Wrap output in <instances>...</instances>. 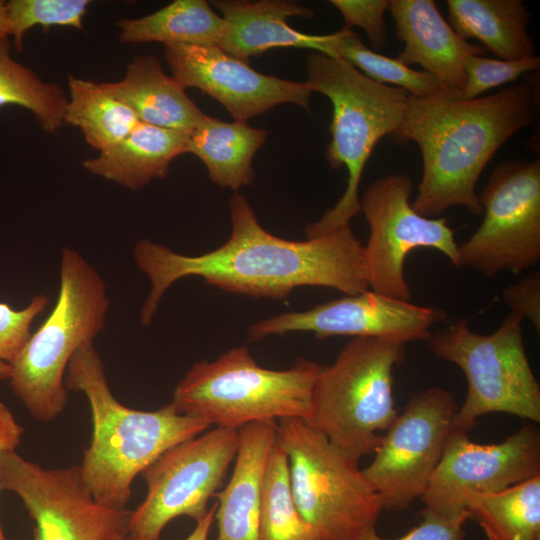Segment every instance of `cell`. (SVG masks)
<instances>
[{
  "label": "cell",
  "mask_w": 540,
  "mask_h": 540,
  "mask_svg": "<svg viewBox=\"0 0 540 540\" xmlns=\"http://www.w3.org/2000/svg\"><path fill=\"white\" fill-rule=\"evenodd\" d=\"M229 208L231 235L213 251L193 256L149 239L136 243L134 261L151 283L140 312L142 326L151 324L163 295L185 277H201L226 292L275 300L303 286L330 287L348 296L368 290L364 246L350 225L292 241L266 231L239 192L231 196Z\"/></svg>",
  "instance_id": "obj_1"
},
{
  "label": "cell",
  "mask_w": 540,
  "mask_h": 540,
  "mask_svg": "<svg viewBox=\"0 0 540 540\" xmlns=\"http://www.w3.org/2000/svg\"><path fill=\"white\" fill-rule=\"evenodd\" d=\"M536 95L535 84L525 81L470 100L444 93L408 96L403 121L390 138L420 148L423 172L415 211L429 218L453 206L483 213L477 181L498 149L532 124Z\"/></svg>",
  "instance_id": "obj_2"
},
{
  "label": "cell",
  "mask_w": 540,
  "mask_h": 540,
  "mask_svg": "<svg viewBox=\"0 0 540 540\" xmlns=\"http://www.w3.org/2000/svg\"><path fill=\"white\" fill-rule=\"evenodd\" d=\"M65 386L85 395L91 414V439L78 465L80 479L99 504L114 510H127L133 481L161 454L210 427L171 403L154 411L120 403L93 344L73 355Z\"/></svg>",
  "instance_id": "obj_3"
},
{
  "label": "cell",
  "mask_w": 540,
  "mask_h": 540,
  "mask_svg": "<svg viewBox=\"0 0 540 540\" xmlns=\"http://www.w3.org/2000/svg\"><path fill=\"white\" fill-rule=\"evenodd\" d=\"M55 305L16 356L9 386L36 420L49 423L68 401L65 374L82 346L93 344L105 326L110 301L107 286L84 256L70 247L61 251Z\"/></svg>",
  "instance_id": "obj_4"
},
{
  "label": "cell",
  "mask_w": 540,
  "mask_h": 540,
  "mask_svg": "<svg viewBox=\"0 0 540 540\" xmlns=\"http://www.w3.org/2000/svg\"><path fill=\"white\" fill-rule=\"evenodd\" d=\"M320 368L299 358L287 370L267 369L246 347H236L214 361L194 363L175 387L171 404L210 426L236 430L285 418L309 422Z\"/></svg>",
  "instance_id": "obj_5"
},
{
  "label": "cell",
  "mask_w": 540,
  "mask_h": 540,
  "mask_svg": "<svg viewBox=\"0 0 540 540\" xmlns=\"http://www.w3.org/2000/svg\"><path fill=\"white\" fill-rule=\"evenodd\" d=\"M306 85L328 97L333 106L329 130L332 140L325 159L332 169L345 167L347 187L334 207L306 227L313 238L350 225L360 212L358 189L372 150L401 125L408 94L397 87L375 82L341 58L311 53Z\"/></svg>",
  "instance_id": "obj_6"
},
{
  "label": "cell",
  "mask_w": 540,
  "mask_h": 540,
  "mask_svg": "<svg viewBox=\"0 0 540 540\" xmlns=\"http://www.w3.org/2000/svg\"><path fill=\"white\" fill-rule=\"evenodd\" d=\"M405 358V343L354 338L335 361L321 366L314 391L311 426L348 458L373 454L398 416L394 369Z\"/></svg>",
  "instance_id": "obj_7"
},
{
  "label": "cell",
  "mask_w": 540,
  "mask_h": 540,
  "mask_svg": "<svg viewBox=\"0 0 540 540\" xmlns=\"http://www.w3.org/2000/svg\"><path fill=\"white\" fill-rule=\"evenodd\" d=\"M294 503L323 540H359L376 526L381 501L358 463L302 419L277 421Z\"/></svg>",
  "instance_id": "obj_8"
},
{
  "label": "cell",
  "mask_w": 540,
  "mask_h": 540,
  "mask_svg": "<svg viewBox=\"0 0 540 540\" xmlns=\"http://www.w3.org/2000/svg\"><path fill=\"white\" fill-rule=\"evenodd\" d=\"M522 321L509 313L494 332L485 335L461 320L427 340L432 354L458 366L467 380L466 399L458 409L454 430L468 433L480 417L490 413L540 422V385L525 351Z\"/></svg>",
  "instance_id": "obj_9"
},
{
  "label": "cell",
  "mask_w": 540,
  "mask_h": 540,
  "mask_svg": "<svg viewBox=\"0 0 540 540\" xmlns=\"http://www.w3.org/2000/svg\"><path fill=\"white\" fill-rule=\"evenodd\" d=\"M238 443L239 430L214 427L161 454L141 473L147 493L129 511L127 540H160L172 520L201 519L235 460Z\"/></svg>",
  "instance_id": "obj_10"
},
{
  "label": "cell",
  "mask_w": 540,
  "mask_h": 540,
  "mask_svg": "<svg viewBox=\"0 0 540 540\" xmlns=\"http://www.w3.org/2000/svg\"><path fill=\"white\" fill-rule=\"evenodd\" d=\"M484 219L458 245L459 266L487 277L520 274L540 260V161L497 165L480 195Z\"/></svg>",
  "instance_id": "obj_11"
},
{
  "label": "cell",
  "mask_w": 540,
  "mask_h": 540,
  "mask_svg": "<svg viewBox=\"0 0 540 540\" xmlns=\"http://www.w3.org/2000/svg\"><path fill=\"white\" fill-rule=\"evenodd\" d=\"M458 409L453 394L441 387L410 398L362 469L382 509L402 511L421 499L454 431Z\"/></svg>",
  "instance_id": "obj_12"
},
{
  "label": "cell",
  "mask_w": 540,
  "mask_h": 540,
  "mask_svg": "<svg viewBox=\"0 0 540 540\" xmlns=\"http://www.w3.org/2000/svg\"><path fill=\"white\" fill-rule=\"evenodd\" d=\"M413 183L405 174H390L375 180L360 203L370 228L364 246V264L372 291L410 301L411 291L404 275V262L416 248H433L459 266L454 231L445 218L420 215L410 203Z\"/></svg>",
  "instance_id": "obj_13"
},
{
  "label": "cell",
  "mask_w": 540,
  "mask_h": 540,
  "mask_svg": "<svg viewBox=\"0 0 540 540\" xmlns=\"http://www.w3.org/2000/svg\"><path fill=\"white\" fill-rule=\"evenodd\" d=\"M0 491L20 498L34 523L33 540H111L126 532L129 511L99 504L78 465L48 469L8 451L0 459Z\"/></svg>",
  "instance_id": "obj_14"
},
{
  "label": "cell",
  "mask_w": 540,
  "mask_h": 540,
  "mask_svg": "<svg viewBox=\"0 0 540 540\" xmlns=\"http://www.w3.org/2000/svg\"><path fill=\"white\" fill-rule=\"evenodd\" d=\"M540 475V434L524 424L500 443L479 444L454 430L421 501L447 519L468 520V499L500 492Z\"/></svg>",
  "instance_id": "obj_15"
},
{
  "label": "cell",
  "mask_w": 540,
  "mask_h": 540,
  "mask_svg": "<svg viewBox=\"0 0 540 540\" xmlns=\"http://www.w3.org/2000/svg\"><path fill=\"white\" fill-rule=\"evenodd\" d=\"M443 310L421 306L374 291L282 313L249 327V341L290 332H310L317 339L332 336L394 339L403 343L428 340L430 328L445 320Z\"/></svg>",
  "instance_id": "obj_16"
},
{
  "label": "cell",
  "mask_w": 540,
  "mask_h": 540,
  "mask_svg": "<svg viewBox=\"0 0 540 540\" xmlns=\"http://www.w3.org/2000/svg\"><path fill=\"white\" fill-rule=\"evenodd\" d=\"M164 57L184 88H198L217 100L234 121L263 114L292 103L310 111L313 93L306 83L265 75L219 46L175 44L164 47Z\"/></svg>",
  "instance_id": "obj_17"
},
{
  "label": "cell",
  "mask_w": 540,
  "mask_h": 540,
  "mask_svg": "<svg viewBox=\"0 0 540 540\" xmlns=\"http://www.w3.org/2000/svg\"><path fill=\"white\" fill-rule=\"evenodd\" d=\"M388 11L397 38L404 42L398 59L407 66L420 65L436 79L444 94L460 97L466 59L484 55L486 50L461 38L433 0H390Z\"/></svg>",
  "instance_id": "obj_18"
},
{
  "label": "cell",
  "mask_w": 540,
  "mask_h": 540,
  "mask_svg": "<svg viewBox=\"0 0 540 540\" xmlns=\"http://www.w3.org/2000/svg\"><path fill=\"white\" fill-rule=\"evenodd\" d=\"M212 4L221 12L225 30L219 47L232 56L248 62L273 48L295 47L317 51L339 58V31L327 35L300 32L288 24V18H309L313 11L293 1L218 0Z\"/></svg>",
  "instance_id": "obj_19"
},
{
  "label": "cell",
  "mask_w": 540,
  "mask_h": 540,
  "mask_svg": "<svg viewBox=\"0 0 540 540\" xmlns=\"http://www.w3.org/2000/svg\"><path fill=\"white\" fill-rule=\"evenodd\" d=\"M277 421H261L239 429L234 468L218 491L216 540H259L261 490L268 457L276 442Z\"/></svg>",
  "instance_id": "obj_20"
},
{
  "label": "cell",
  "mask_w": 540,
  "mask_h": 540,
  "mask_svg": "<svg viewBox=\"0 0 540 540\" xmlns=\"http://www.w3.org/2000/svg\"><path fill=\"white\" fill-rule=\"evenodd\" d=\"M102 84L145 124L189 134L205 117L186 88L167 76L153 55L135 56L122 80Z\"/></svg>",
  "instance_id": "obj_21"
},
{
  "label": "cell",
  "mask_w": 540,
  "mask_h": 540,
  "mask_svg": "<svg viewBox=\"0 0 540 540\" xmlns=\"http://www.w3.org/2000/svg\"><path fill=\"white\" fill-rule=\"evenodd\" d=\"M188 133L142 122L115 145L87 159L88 172L127 189L138 190L154 178H165L170 163L186 153Z\"/></svg>",
  "instance_id": "obj_22"
},
{
  "label": "cell",
  "mask_w": 540,
  "mask_h": 540,
  "mask_svg": "<svg viewBox=\"0 0 540 540\" xmlns=\"http://www.w3.org/2000/svg\"><path fill=\"white\" fill-rule=\"evenodd\" d=\"M451 27L464 40H478L501 60L534 56L527 32L530 15L521 0H448Z\"/></svg>",
  "instance_id": "obj_23"
},
{
  "label": "cell",
  "mask_w": 540,
  "mask_h": 540,
  "mask_svg": "<svg viewBox=\"0 0 540 540\" xmlns=\"http://www.w3.org/2000/svg\"><path fill=\"white\" fill-rule=\"evenodd\" d=\"M266 137L265 130L247 122H225L205 115L189 133L186 153L204 163L213 183L237 192L253 182L252 159Z\"/></svg>",
  "instance_id": "obj_24"
},
{
  "label": "cell",
  "mask_w": 540,
  "mask_h": 540,
  "mask_svg": "<svg viewBox=\"0 0 540 540\" xmlns=\"http://www.w3.org/2000/svg\"><path fill=\"white\" fill-rule=\"evenodd\" d=\"M123 44L159 42L218 46L225 30L224 19L204 0H175L140 18L116 22Z\"/></svg>",
  "instance_id": "obj_25"
},
{
  "label": "cell",
  "mask_w": 540,
  "mask_h": 540,
  "mask_svg": "<svg viewBox=\"0 0 540 540\" xmlns=\"http://www.w3.org/2000/svg\"><path fill=\"white\" fill-rule=\"evenodd\" d=\"M68 89L64 123L78 127L85 141L99 152L118 143L139 122L102 83L69 75Z\"/></svg>",
  "instance_id": "obj_26"
},
{
  "label": "cell",
  "mask_w": 540,
  "mask_h": 540,
  "mask_svg": "<svg viewBox=\"0 0 540 540\" xmlns=\"http://www.w3.org/2000/svg\"><path fill=\"white\" fill-rule=\"evenodd\" d=\"M467 512L488 540H540V475L500 492L472 495Z\"/></svg>",
  "instance_id": "obj_27"
},
{
  "label": "cell",
  "mask_w": 540,
  "mask_h": 540,
  "mask_svg": "<svg viewBox=\"0 0 540 540\" xmlns=\"http://www.w3.org/2000/svg\"><path fill=\"white\" fill-rule=\"evenodd\" d=\"M9 39H0V108L18 105L34 115L46 133L64 124L67 98L57 83L42 81L30 68L10 55Z\"/></svg>",
  "instance_id": "obj_28"
},
{
  "label": "cell",
  "mask_w": 540,
  "mask_h": 540,
  "mask_svg": "<svg viewBox=\"0 0 540 540\" xmlns=\"http://www.w3.org/2000/svg\"><path fill=\"white\" fill-rule=\"evenodd\" d=\"M259 540H323L294 503L287 457L276 442L263 477Z\"/></svg>",
  "instance_id": "obj_29"
},
{
  "label": "cell",
  "mask_w": 540,
  "mask_h": 540,
  "mask_svg": "<svg viewBox=\"0 0 540 540\" xmlns=\"http://www.w3.org/2000/svg\"><path fill=\"white\" fill-rule=\"evenodd\" d=\"M337 51L339 58L369 79L400 88L409 96L429 98L443 93L430 73L412 69L398 58L387 57L369 49L352 29L343 27L339 30Z\"/></svg>",
  "instance_id": "obj_30"
},
{
  "label": "cell",
  "mask_w": 540,
  "mask_h": 540,
  "mask_svg": "<svg viewBox=\"0 0 540 540\" xmlns=\"http://www.w3.org/2000/svg\"><path fill=\"white\" fill-rule=\"evenodd\" d=\"M90 4L88 0H11L7 2L13 45L23 50L25 33L35 25L44 28L70 26L83 29V19Z\"/></svg>",
  "instance_id": "obj_31"
},
{
  "label": "cell",
  "mask_w": 540,
  "mask_h": 540,
  "mask_svg": "<svg viewBox=\"0 0 540 540\" xmlns=\"http://www.w3.org/2000/svg\"><path fill=\"white\" fill-rule=\"evenodd\" d=\"M540 58L536 55L507 61L470 55L465 61V84L460 98H478L484 92L510 83L522 74L538 70Z\"/></svg>",
  "instance_id": "obj_32"
},
{
  "label": "cell",
  "mask_w": 540,
  "mask_h": 540,
  "mask_svg": "<svg viewBox=\"0 0 540 540\" xmlns=\"http://www.w3.org/2000/svg\"><path fill=\"white\" fill-rule=\"evenodd\" d=\"M48 305V297L41 293L21 309L0 301V381L9 379L12 364L31 334L33 321Z\"/></svg>",
  "instance_id": "obj_33"
},
{
  "label": "cell",
  "mask_w": 540,
  "mask_h": 540,
  "mask_svg": "<svg viewBox=\"0 0 540 540\" xmlns=\"http://www.w3.org/2000/svg\"><path fill=\"white\" fill-rule=\"evenodd\" d=\"M341 13L344 28H362L374 51L383 49L388 43L384 13L388 10L386 0H332Z\"/></svg>",
  "instance_id": "obj_34"
},
{
  "label": "cell",
  "mask_w": 540,
  "mask_h": 540,
  "mask_svg": "<svg viewBox=\"0 0 540 540\" xmlns=\"http://www.w3.org/2000/svg\"><path fill=\"white\" fill-rule=\"evenodd\" d=\"M421 515L420 523L400 537H382L374 527L365 532L359 540H464L466 520L447 519L426 508Z\"/></svg>",
  "instance_id": "obj_35"
},
{
  "label": "cell",
  "mask_w": 540,
  "mask_h": 540,
  "mask_svg": "<svg viewBox=\"0 0 540 540\" xmlns=\"http://www.w3.org/2000/svg\"><path fill=\"white\" fill-rule=\"evenodd\" d=\"M502 299L510 313L521 320L528 319L540 332V271L536 270L508 285Z\"/></svg>",
  "instance_id": "obj_36"
},
{
  "label": "cell",
  "mask_w": 540,
  "mask_h": 540,
  "mask_svg": "<svg viewBox=\"0 0 540 540\" xmlns=\"http://www.w3.org/2000/svg\"><path fill=\"white\" fill-rule=\"evenodd\" d=\"M24 434L23 426L17 421L8 406L0 401V459L4 453L15 451ZM0 540H7L0 523Z\"/></svg>",
  "instance_id": "obj_37"
},
{
  "label": "cell",
  "mask_w": 540,
  "mask_h": 540,
  "mask_svg": "<svg viewBox=\"0 0 540 540\" xmlns=\"http://www.w3.org/2000/svg\"><path fill=\"white\" fill-rule=\"evenodd\" d=\"M217 503L215 502L207 513L198 521L192 532L184 540H208V536L213 523L215 522V512Z\"/></svg>",
  "instance_id": "obj_38"
},
{
  "label": "cell",
  "mask_w": 540,
  "mask_h": 540,
  "mask_svg": "<svg viewBox=\"0 0 540 540\" xmlns=\"http://www.w3.org/2000/svg\"><path fill=\"white\" fill-rule=\"evenodd\" d=\"M11 36V26L8 17L7 2L0 0V39Z\"/></svg>",
  "instance_id": "obj_39"
},
{
  "label": "cell",
  "mask_w": 540,
  "mask_h": 540,
  "mask_svg": "<svg viewBox=\"0 0 540 540\" xmlns=\"http://www.w3.org/2000/svg\"><path fill=\"white\" fill-rule=\"evenodd\" d=\"M111 540H127L126 532L115 535Z\"/></svg>",
  "instance_id": "obj_40"
}]
</instances>
